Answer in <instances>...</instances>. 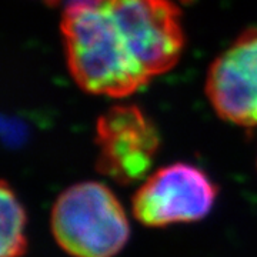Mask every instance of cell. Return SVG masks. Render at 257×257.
Wrapping results in <instances>:
<instances>
[{
    "instance_id": "cell-1",
    "label": "cell",
    "mask_w": 257,
    "mask_h": 257,
    "mask_svg": "<svg viewBox=\"0 0 257 257\" xmlns=\"http://www.w3.org/2000/svg\"><path fill=\"white\" fill-rule=\"evenodd\" d=\"M60 28L67 67L84 92L126 97L152 80L128 50L106 0H67Z\"/></svg>"
},
{
    "instance_id": "cell-2",
    "label": "cell",
    "mask_w": 257,
    "mask_h": 257,
    "mask_svg": "<svg viewBox=\"0 0 257 257\" xmlns=\"http://www.w3.org/2000/svg\"><path fill=\"white\" fill-rule=\"evenodd\" d=\"M59 247L73 257H114L130 239L124 207L100 182H80L60 193L50 213Z\"/></svg>"
},
{
    "instance_id": "cell-3",
    "label": "cell",
    "mask_w": 257,
    "mask_h": 257,
    "mask_svg": "<svg viewBox=\"0 0 257 257\" xmlns=\"http://www.w3.org/2000/svg\"><path fill=\"white\" fill-rule=\"evenodd\" d=\"M217 194V184L203 169L180 162L147 176L132 197V211L147 227L193 223L210 213Z\"/></svg>"
},
{
    "instance_id": "cell-4",
    "label": "cell",
    "mask_w": 257,
    "mask_h": 257,
    "mask_svg": "<svg viewBox=\"0 0 257 257\" xmlns=\"http://www.w3.org/2000/svg\"><path fill=\"white\" fill-rule=\"evenodd\" d=\"M128 50L150 79L172 70L183 53L182 13L172 0H106Z\"/></svg>"
},
{
    "instance_id": "cell-5",
    "label": "cell",
    "mask_w": 257,
    "mask_h": 257,
    "mask_svg": "<svg viewBox=\"0 0 257 257\" xmlns=\"http://www.w3.org/2000/svg\"><path fill=\"white\" fill-rule=\"evenodd\" d=\"M94 142L97 172L128 186L149 176L160 149V132L136 104H116L97 120Z\"/></svg>"
},
{
    "instance_id": "cell-6",
    "label": "cell",
    "mask_w": 257,
    "mask_h": 257,
    "mask_svg": "<svg viewBox=\"0 0 257 257\" xmlns=\"http://www.w3.org/2000/svg\"><path fill=\"white\" fill-rule=\"evenodd\" d=\"M206 93L223 120L257 126V26L246 29L217 56L207 73Z\"/></svg>"
},
{
    "instance_id": "cell-7",
    "label": "cell",
    "mask_w": 257,
    "mask_h": 257,
    "mask_svg": "<svg viewBox=\"0 0 257 257\" xmlns=\"http://www.w3.org/2000/svg\"><path fill=\"white\" fill-rule=\"evenodd\" d=\"M0 257H25L29 248L28 211L6 180L0 186Z\"/></svg>"
},
{
    "instance_id": "cell-8",
    "label": "cell",
    "mask_w": 257,
    "mask_h": 257,
    "mask_svg": "<svg viewBox=\"0 0 257 257\" xmlns=\"http://www.w3.org/2000/svg\"><path fill=\"white\" fill-rule=\"evenodd\" d=\"M45 2H47V3H55L57 0H45Z\"/></svg>"
}]
</instances>
